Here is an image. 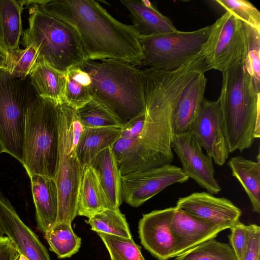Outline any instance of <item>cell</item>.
Returning a JSON list of instances; mask_svg holds the SVG:
<instances>
[{"mask_svg":"<svg viewBox=\"0 0 260 260\" xmlns=\"http://www.w3.org/2000/svg\"><path fill=\"white\" fill-rule=\"evenodd\" d=\"M43 11L76 31L87 60L113 59L141 66L140 35L133 25L113 18L93 0H36Z\"/></svg>","mask_w":260,"mask_h":260,"instance_id":"cell-1","label":"cell"},{"mask_svg":"<svg viewBox=\"0 0 260 260\" xmlns=\"http://www.w3.org/2000/svg\"><path fill=\"white\" fill-rule=\"evenodd\" d=\"M186 82L173 75L155 74L144 81L145 113L122 126L120 137L138 139L153 151L163 165L174 158L173 116Z\"/></svg>","mask_w":260,"mask_h":260,"instance_id":"cell-2","label":"cell"},{"mask_svg":"<svg viewBox=\"0 0 260 260\" xmlns=\"http://www.w3.org/2000/svg\"><path fill=\"white\" fill-rule=\"evenodd\" d=\"M218 101L230 153L251 147L260 137V91L244 61L222 73Z\"/></svg>","mask_w":260,"mask_h":260,"instance_id":"cell-3","label":"cell"},{"mask_svg":"<svg viewBox=\"0 0 260 260\" xmlns=\"http://www.w3.org/2000/svg\"><path fill=\"white\" fill-rule=\"evenodd\" d=\"M80 66L90 77L92 99L110 111L122 126L145 113L143 70L113 59L86 60Z\"/></svg>","mask_w":260,"mask_h":260,"instance_id":"cell-4","label":"cell"},{"mask_svg":"<svg viewBox=\"0 0 260 260\" xmlns=\"http://www.w3.org/2000/svg\"><path fill=\"white\" fill-rule=\"evenodd\" d=\"M28 9V27L22 31V45L38 50V58L62 73L86 60L81 43L75 29L68 23L43 11L31 1Z\"/></svg>","mask_w":260,"mask_h":260,"instance_id":"cell-5","label":"cell"},{"mask_svg":"<svg viewBox=\"0 0 260 260\" xmlns=\"http://www.w3.org/2000/svg\"><path fill=\"white\" fill-rule=\"evenodd\" d=\"M60 104L37 95L27 109L22 164L28 176L55 177L59 151Z\"/></svg>","mask_w":260,"mask_h":260,"instance_id":"cell-6","label":"cell"},{"mask_svg":"<svg viewBox=\"0 0 260 260\" xmlns=\"http://www.w3.org/2000/svg\"><path fill=\"white\" fill-rule=\"evenodd\" d=\"M58 124V158L54 178L58 196L55 223L71 224L77 215V197L84 169L77 157L76 147L84 127L75 110L64 103L59 105Z\"/></svg>","mask_w":260,"mask_h":260,"instance_id":"cell-7","label":"cell"},{"mask_svg":"<svg viewBox=\"0 0 260 260\" xmlns=\"http://www.w3.org/2000/svg\"><path fill=\"white\" fill-rule=\"evenodd\" d=\"M37 96L29 75L19 79L0 71V141L4 152L21 164L26 112Z\"/></svg>","mask_w":260,"mask_h":260,"instance_id":"cell-8","label":"cell"},{"mask_svg":"<svg viewBox=\"0 0 260 260\" xmlns=\"http://www.w3.org/2000/svg\"><path fill=\"white\" fill-rule=\"evenodd\" d=\"M211 25L192 31L178 30L139 38L145 69L171 71L189 62L201 53Z\"/></svg>","mask_w":260,"mask_h":260,"instance_id":"cell-9","label":"cell"},{"mask_svg":"<svg viewBox=\"0 0 260 260\" xmlns=\"http://www.w3.org/2000/svg\"><path fill=\"white\" fill-rule=\"evenodd\" d=\"M247 35L245 24L226 11L211 25L201 53L211 69L222 73L245 61Z\"/></svg>","mask_w":260,"mask_h":260,"instance_id":"cell-10","label":"cell"},{"mask_svg":"<svg viewBox=\"0 0 260 260\" xmlns=\"http://www.w3.org/2000/svg\"><path fill=\"white\" fill-rule=\"evenodd\" d=\"M188 179L181 168L171 164L121 176L122 198L130 206L138 207L167 187Z\"/></svg>","mask_w":260,"mask_h":260,"instance_id":"cell-11","label":"cell"},{"mask_svg":"<svg viewBox=\"0 0 260 260\" xmlns=\"http://www.w3.org/2000/svg\"><path fill=\"white\" fill-rule=\"evenodd\" d=\"M172 148L187 177L194 180L212 194L221 191V187L215 178L212 158L203 152L202 147L190 131L174 134Z\"/></svg>","mask_w":260,"mask_h":260,"instance_id":"cell-12","label":"cell"},{"mask_svg":"<svg viewBox=\"0 0 260 260\" xmlns=\"http://www.w3.org/2000/svg\"><path fill=\"white\" fill-rule=\"evenodd\" d=\"M190 132L217 165H223L230 152L218 100L204 99Z\"/></svg>","mask_w":260,"mask_h":260,"instance_id":"cell-13","label":"cell"},{"mask_svg":"<svg viewBox=\"0 0 260 260\" xmlns=\"http://www.w3.org/2000/svg\"><path fill=\"white\" fill-rule=\"evenodd\" d=\"M175 207L156 210L143 214L138 233L144 247L158 260L174 257L175 240L170 229Z\"/></svg>","mask_w":260,"mask_h":260,"instance_id":"cell-14","label":"cell"},{"mask_svg":"<svg viewBox=\"0 0 260 260\" xmlns=\"http://www.w3.org/2000/svg\"><path fill=\"white\" fill-rule=\"evenodd\" d=\"M0 228L19 252L28 260H51L37 235L21 219L12 204L0 191Z\"/></svg>","mask_w":260,"mask_h":260,"instance_id":"cell-15","label":"cell"},{"mask_svg":"<svg viewBox=\"0 0 260 260\" xmlns=\"http://www.w3.org/2000/svg\"><path fill=\"white\" fill-rule=\"evenodd\" d=\"M176 208L202 220L233 226L240 221L241 210L230 200L208 192H196L178 199Z\"/></svg>","mask_w":260,"mask_h":260,"instance_id":"cell-16","label":"cell"},{"mask_svg":"<svg viewBox=\"0 0 260 260\" xmlns=\"http://www.w3.org/2000/svg\"><path fill=\"white\" fill-rule=\"evenodd\" d=\"M175 208L170 224L176 243L174 257L214 239L220 232L231 228L226 224L202 220Z\"/></svg>","mask_w":260,"mask_h":260,"instance_id":"cell-17","label":"cell"},{"mask_svg":"<svg viewBox=\"0 0 260 260\" xmlns=\"http://www.w3.org/2000/svg\"><path fill=\"white\" fill-rule=\"evenodd\" d=\"M111 149L121 176L164 165L158 156L137 139L120 137Z\"/></svg>","mask_w":260,"mask_h":260,"instance_id":"cell-18","label":"cell"},{"mask_svg":"<svg viewBox=\"0 0 260 260\" xmlns=\"http://www.w3.org/2000/svg\"><path fill=\"white\" fill-rule=\"evenodd\" d=\"M29 176L37 228L45 234L55 223L57 217L58 196L56 184L53 178L37 174Z\"/></svg>","mask_w":260,"mask_h":260,"instance_id":"cell-19","label":"cell"},{"mask_svg":"<svg viewBox=\"0 0 260 260\" xmlns=\"http://www.w3.org/2000/svg\"><path fill=\"white\" fill-rule=\"evenodd\" d=\"M129 12L128 16L140 36H149L177 30L168 17L148 0H120Z\"/></svg>","mask_w":260,"mask_h":260,"instance_id":"cell-20","label":"cell"},{"mask_svg":"<svg viewBox=\"0 0 260 260\" xmlns=\"http://www.w3.org/2000/svg\"><path fill=\"white\" fill-rule=\"evenodd\" d=\"M207 79L205 74L195 77L183 91L174 110L173 126L174 134L190 131L205 99Z\"/></svg>","mask_w":260,"mask_h":260,"instance_id":"cell-21","label":"cell"},{"mask_svg":"<svg viewBox=\"0 0 260 260\" xmlns=\"http://www.w3.org/2000/svg\"><path fill=\"white\" fill-rule=\"evenodd\" d=\"M88 165L96 175L106 195L109 209H119L122 198L121 175L111 147L100 152Z\"/></svg>","mask_w":260,"mask_h":260,"instance_id":"cell-22","label":"cell"},{"mask_svg":"<svg viewBox=\"0 0 260 260\" xmlns=\"http://www.w3.org/2000/svg\"><path fill=\"white\" fill-rule=\"evenodd\" d=\"M29 77L38 96L56 104L63 103L65 73L54 69L43 59L38 58L30 72Z\"/></svg>","mask_w":260,"mask_h":260,"instance_id":"cell-23","label":"cell"},{"mask_svg":"<svg viewBox=\"0 0 260 260\" xmlns=\"http://www.w3.org/2000/svg\"><path fill=\"white\" fill-rule=\"evenodd\" d=\"M121 127H84L76 147L77 157L82 167L103 150L112 147L120 137Z\"/></svg>","mask_w":260,"mask_h":260,"instance_id":"cell-24","label":"cell"},{"mask_svg":"<svg viewBox=\"0 0 260 260\" xmlns=\"http://www.w3.org/2000/svg\"><path fill=\"white\" fill-rule=\"evenodd\" d=\"M109 209L107 200L96 175L89 165L84 167L78 190L77 215L88 218Z\"/></svg>","mask_w":260,"mask_h":260,"instance_id":"cell-25","label":"cell"},{"mask_svg":"<svg viewBox=\"0 0 260 260\" xmlns=\"http://www.w3.org/2000/svg\"><path fill=\"white\" fill-rule=\"evenodd\" d=\"M257 161L248 159L242 156L230 159L228 166L232 175L240 182L251 203L252 211L260 213V154Z\"/></svg>","mask_w":260,"mask_h":260,"instance_id":"cell-26","label":"cell"},{"mask_svg":"<svg viewBox=\"0 0 260 260\" xmlns=\"http://www.w3.org/2000/svg\"><path fill=\"white\" fill-rule=\"evenodd\" d=\"M25 4V1L0 0V46L8 52L19 48Z\"/></svg>","mask_w":260,"mask_h":260,"instance_id":"cell-27","label":"cell"},{"mask_svg":"<svg viewBox=\"0 0 260 260\" xmlns=\"http://www.w3.org/2000/svg\"><path fill=\"white\" fill-rule=\"evenodd\" d=\"M65 75L63 103L76 110L92 99L91 79L80 65L70 68Z\"/></svg>","mask_w":260,"mask_h":260,"instance_id":"cell-28","label":"cell"},{"mask_svg":"<svg viewBox=\"0 0 260 260\" xmlns=\"http://www.w3.org/2000/svg\"><path fill=\"white\" fill-rule=\"evenodd\" d=\"M49 249L59 258H69L77 253L81 245V239L73 231L71 224L55 223L45 234Z\"/></svg>","mask_w":260,"mask_h":260,"instance_id":"cell-29","label":"cell"},{"mask_svg":"<svg viewBox=\"0 0 260 260\" xmlns=\"http://www.w3.org/2000/svg\"><path fill=\"white\" fill-rule=\"evenodd\" d=\"M86 222L96 233L132 238L125 215L119 209H105L89 218Z\"/></svg>","mask_w":260,"mask_h":260,"instance_id":"cell-30","label":"cell"},{"mask_svg":"<svg viewBox=\"0 0 260 260\" xmlns=\"http://www.w3.org/2000/svg\"><path fill=\"white\" fill-rule=\"evenodd\" d=\"M76 116L84 127H121L116 117L100 103L92 99L75 110Z\"/></svg>","mask_w":260,"mask_h":260,"instance_id":"cell-31","label":"cell"},{"mask_svg":"<svg viewBox=\"0 0 260 260\" xmlns=\"http://www.w3.org/2000/svg\"><path fill=\"white\" fill-rule=\"evenodd\" d=\"M175 260H237L231 246L214 239L208 240L176 257Z\"/></svg>","mask_w":260,"mask_h":260,"instance_id":"cell-32","label":"cell"},{"mask_svg":"<svg viewBox=\"0 0 260 260\" xmlns=\"http://www.w3.org/2000/svg\"><path fill=\"white\" fill-rule=\"evenodd\" d=\"M108 250L110 260H145L133 238L97 233Z\"/></svg>","mask_w":260,"mask_h":260,"instance_id":"cell-33","label":"cell"},{"mask_svg":"<svg viewBox=\"0 0 260 260\" xmlns=\"http://www.w3.org/2000/svg\"><path fill=\"white\" fill-rule=\"evenodd\" d=\"M8 53L7 70L13 77L23 79L29 75L38 57L37 49L29 45Z\"/></svg>","mask_w":260,"mask_h":260,"instance_id":"cell-34","label":"cell"},{"mask_svg":"<svg viewBox=\"0 0 260 260\" xmlns=\"http://www.w3.org/2000/svg\"><path fill=\"white\" fill-rule=\"evenodd\" d=\"M245 26L247 53L244 63L256 88L260 91V31L246 24Z\"/></svg>","mask_w":260,"mask_h":260,"instance_id":"cell-35","label":"cell"},{"mask_svg":"<svg viewBox=\"0 0 260 260\" xmlns=\"http://www.w3.org/2000/svg\"><path fill=\"white\" fill-rule=\"evenodd\" d=\"M215 2L244 23L260 31V13L249 1L216 0Z\"/></svg>","mask_w":260,"mask_h":260,"instance_id":"cell-36","label":"cell"},{"mask_svg":"<svg viewBox=\"0 0 260 260\" xmlns=\"http://www.w3.org/2000/svg\"><path fill=\"white\" fill-rule=\"evenodd\" d=\"M231 233L229 238L237 260H243L246 252L249 238V225L239 221L230 228Z\"/></svg>","mask_w":260,"mask_h":260,"instance_id":"cell-37","label":"cell"},{"mask_svg":"<svg viewBox=\"0 0 260 260\" xmlns=\"http://www.w3.org/2000/svg\"><path fill=\"white\" fill-rule=\"evenodd\" d=\"M249 238L243 260H260V227L255 224L249 225Z\"/></svg>","mask_w":260,"mask_h":260,"instance_id":"cell-38","label":"cell"},{"mask_svg":"<svg viewBox=\"0 0 260 260\" xmlns=\"http://www.w3.org/2000/svg\"><path fill=\"white\" fill-rule=\"evenodd\" d=\"M19 252L7 236L0 237V260H16Z\"/></svg>","mask_w":260,"mask_h":260,"instance_id":"cell-39","label":"cell"},{"mask_svg":"<svg viewBox=\"0 0 260 260\" xmlns=\"http://www.w3.org/2000/svg\"><path fill=\"white\" fill-rule=\"evenodd\" d=\"M8 53L0 46V71L7 69Z\"/></svg>","mask_w":260,"mask_h":260,"instance_id":"cell-40","label":"cell"},{"mask_svg":"<svg viewBox=\"0 0 260 260\" xmlns=\"http://www.w3.org/2000/svg\"><path fill=\"white\" fill-rule=\"evenodd\" d=\"M18 260H28L26 257L22 255V254H20Z\"/></svg>","mask_w":260,"mask_h":260,"instance_id":"cell-41","label":"cell"},{"mask_svg":"<svg viewBox=\"0 0 260 260\" xmlns=\"http://www.w3.org/2000/svg\"><path fill=\"white\" fill-rule=\"evenodd\" d=\"M2 152H4L3 146L2 145V144L0 141V154H1Z\"/></svg>","mask_w":260,"mask_h":260,"instance_id":"cell-42","label":"cell"},{"mask_svg":"<svg viewBox=\"0 0 260 260\" xmlns=\"http://www.w3.org/2000/svg\"><path fill=\"white\" fill-rule=\"evenodd\" d=\"M4 235L3 234L1 228H0V237H2L3 236H4Z\"/></svg>","mask_w":260,"mask_h":260,"instance_id":"cell-43","label":"cell"},{"mask_svg":"<svg viewBox=\"0 0 260 260\" xmlns=\"http://www.w3.org/2000/svg\"><path fill=\"white\" fill-rule=\"evenodd\" d=\"M18 258H19V257H18ZM18 258H17L16 260H18Z\"/></svg>","mask_w":260,"mask_h":260,"instance_id":"cell-44","label":"cell"}]
</instances>
